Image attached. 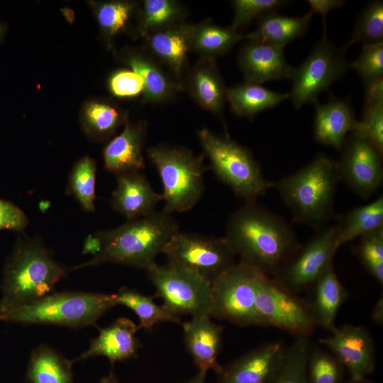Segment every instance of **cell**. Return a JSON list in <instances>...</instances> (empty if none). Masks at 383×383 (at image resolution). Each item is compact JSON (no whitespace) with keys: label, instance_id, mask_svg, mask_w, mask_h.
I'll list each match as a JSON object with an SVG mask.
<instances>
[{"label":"cell","instance_id":"46","mask_svg":"<svg viewBox=\"0 0 383 383\" xmlns=\"http://www.w3.org/2000/svg\"><path fill=\"white\" fill-rule=\"evenodd\" d=\"M311 7V11L320 14L323 21V36H326V15L335 9L342 7L345 1L342 0H307Z\"/></svg>","mask_w":383,"mask_h":383},{"label":"cell","instance_id":"12","mask_svg":"<svg viewBox=\"0 0 383 383\" xmlns=\"http://www.w3.org/2000/svg\"><path fill=\"white\" fill-rule=\"evenodd\" d=\"M255 307L262 327L272 326L295 337L311 336L316 328L306 299L267 274L260 282Z\"/></svg>","mask_w":383,"mask_h":383},{"label":"cell","instance_id":"40","mask_svg":"<svg viewBox=\"0 0 383 383\" xmlns=\"http://www.w3.org/2000/svg\"><path fill=\"white\" fill-rule=\"evenodd\" d=\"M283 0H233L234 11L231 28L240 33L255 19L274 12L288 4Z\"/></svg>","mask_w":383,"mask_h":383},{"label":"cell","instance_id":"13","mask_svg":"<svg viewBox=\"0 0 383 383\" xmlns=\"http://www.w3.org/2000/svg\"><path fill=\"white\" fill-rule=\"evenodd\" d=\"M338 249L335 226L328 225L316 231L306 243L301 244L272 278L287 290L298 294L307 289L334 260Z\"/></svg>","mask_w":383,"mask_h":383},{"label":"cell","instance_id":"25","mask_svg":"<svg viewBox=\"0 0 383 383\" xmlns=\"http://www.w3.org/2000/svg\"><path fill=\"white\" fill-rule=\"evenodd\" d=\"M357 121L347 100L333 95L326 104H315L313 136L324 146L341 151L348 133L352 132Z\"/></svg>","mask_w":383,"mask_h":383},{"label":"cell","instance_id":"41","mask_svg":"<svg viewBox=\"0 0 383 383\" xmlns=\"http://www.w3.org/2000/svg\"><path fill=\"white\" fill-rule=\"evenodd\" d=\"M135 9V4L130 1L102 3L96 11L97 20L104 32L111 37L125 28Z\"/></svg>","mask_w":383,"mask_h":383},{"label":"cell","instance_id":"19","mask_svg":"<svg viewBox=\"0 0 383 383\" xmlns=\"http://www.w3.org/2000/svg\"><path fill=\"white\" fill-rule=\"evenodd\" d=\"M185 348L199 371L216 373L221 365L218 357L223 343L224 327L211 321L207 315L192 316L182 323Z\"/></svg>","mask_w":383,"mask_h":383},{"label":"cell","instance_id":"50","mask_svg":"<svg viewBox=\"0 0 383 383\" xmlns=\"http://www.w3.org/2000/svg\"><path fill=\"white\" fill-rule=\"evenodd\" d=\"M343 383H375V382L371 380L370 379H369V377L357 379H351L348 377V379H346Z\"/></svg>","mask_w":383,"mask_h":383},{"label":"cell","instance_id":"8","mask_svg":"<svg viewBox=\"0 0 383 383\" xmlns=\"http://www.w3.org/2000/svg\"><path fill=\"white\" fill-rule=\"evenodd\" d=\"M264 274L255 267L236 263L211 284L210 316L240 327L261 326L255 300Z\"/></svg>","mask_w":383,"mask_h":383},{"label":"cell","instance_id":"20","mask_svg":"<svg viewBox=\"0 0 383 383\" xmlns=\"http://www.w3.org/2000/svg\"><path fill=\"white\" fill-rule=\"evenodd\" d=\"M162 194L157 192L140 172L116 175L111 204L127 221L148 216L156 211Z\"/></svg>","mask_w":383,"mask_h":383},{"label":"cell","instance_id":"17","mask_svg":"<svg viewBox=\"0 0 383 383\" xmlns=\"http://www.w3.org/2000/svg\"><path fill=\"white\" fill-rule=\"evenodd\" d=\"M238 65L245 82H264L292 79L294 67L287 62L284 48L248 40L239 52Z\"/></svg>","mask_w":383,"mask_h":383},{"label":"cell","instance_id":"33","mask_svg":"<svg viewBox=\"0 0 383 383\" xmlns=\"http://www.w3.org/2000/svg\"><path fill=\"white\" fill-rule=\"evenodd\" d=\"M70 362L46 345L31 353L28 377L31 383H70Z\"/></svg>","mask_w":383,"mask_h":383},{"label":"cell","instance_id":"21","mask_svg":"<svg viewBox=\"0 0 383 383\" xmlns=\"http://www.w3.org/2000/svg\"><path fill=\"white\" fill-rule=\"evenodd\" d=\"M148 135L146 121H126L121 134L104 148L105 169L114 174L140 172L145 167L143 150Z\"/></svg>","mask_w":383,"mask_h":383},{"label":"cell","instance_id":"15","mask_svg":"<svg viewBox=\"0 0 383 383\" xmlns=\"http://www.w3.org/2000/svg\"><path fill=\"white\" fill-rule=\"evenodd\" d=\"M318 340L343 364L349 378L369 377L375 368V345L369 331L360 326H335Z\"/></svg>","mask_w":383,"mask_h":383},{"label":"cell","instance_id":"24","mask_svg":"<svg viewBox=\"0 0 383 383\" xmlns=\"http://www.w3.org/2000/svg\"><path fill=\"white\" fill-rule=\"evenodd\" d=\"M138 326L125 317L116 319L107 327L100 328L97 337L90 342L89 348L74 361L104 356L111 363L135 357L142 346L135 337Z\"/></svg>","mask_w":383,"mask_h":383},{"label":"cell","instance_id":"1","mask_svg":"<svg viewBox=\"0 0 383 383\" xmlns=\"http://www.w3.org/2000/svg\"><path fill=\"white\" fill-rule=\"evenodd\" d=\"M224 238L240 262L272 277L301 245L292 226L257 201L230 215Z\"/></svg>","mask_w":383,"mask_h":383},{"label":"cell","instance_id":"14","mask_svg":"<svg viewBox=\"0 0 383 383\" xmlns=\"http://www.w3.org/2000/svg\"><path fill=\"white\" fill-rule=\"evenodd\" d=\"M337 162L340 180L365 199L371 197L383 181V155L368 140L354 133L345 140Z\"/></svg>","mask_w":383,"mask_h":383},{"label":"cell","instance_id":"11","mask_svg":"<svg viewBox=\"0 0 383 383\" xmlns=\"http://www.w3.org/2000/svg\"><path fill=\"white\" fill-rule=\"evenodd\" d=\"M346 51L335 47L327 37L315 45L308 57L294 68L289 94L295 108L316 104L318 95L345 75L350 65Z\"/></svg>","mask_w":383,"mask_h":383},{"label":"cell","instance_id":"27","mask_svg":"<svg viewBox=\"0 0 383 383\" xmlns=\"http://www.w3.org/2000/svg\"><path fill=\"white\" fill-rule=\"evenodd\" d=\"M313 14L311 11L299 17L282 16L277 12L269 13L259 19L255 30L245 35V38L284 48L305 35Z\"/></svg>","mask_w":383,"mask_h":383},{"label":"cell","instance_id":"35","mask_svg":"<svg viewBox=\"0 0 383 383\" xmlns=\"http://www.w3.org/2000/svg\"><path fill=\"white\" fill-rule=\"evenodd\" d=\"M96 163L89 156L79 159L70 173L67 192L85 211H94L96 198Z\"/></svg>","mask_w":383,"mask_h":383},{"label":"cell","instance_id":"39","mask_svg":"<svg viewBox=\"0 0 383 383\" xmlns=\"http://www.w3.org/2000/svg\"><path fill=\"white\" fill-rule=\"evenodd\" d=\"M356 255L367 271L383 284V227L360 237Z\"/></svg>","mask_w":383,"mask_h":383},{"label":"cell","instance_id":"31","mask_svg":"<svg viewBox=\"0 0 383 383\" xmlns=\"http://www.w3.org/2000/svg\"><path fill=\"white\" fill-rule=\"evenodd\" d=\"M155 295L147 296L135 289L123 287L113 294L116 306H123L137 316L138 329L150 330L160 322L170 321L182 324L179 317L171 313L163 305L157 304Z\"/></svg>","mask_w":383,"mask_h":383},{"label":"cell","instance_id":"36","mask_svg":"<svg viewBox=\"0 0 383 383\" xmlns=\"http://www.w3.org/2000/svg\"><path fill=\"white\" fill-rule=\"evenodd\" d=\"M347 372L329 350L311 343L306 365L308 383H343Z\"/></svg>","mask_w":383,"mask_h":383},{"label":"cell","instance_id":"22","mask_svg":"<svg viewBox=\"0 0 383 383\" xmlns=\"http://www.w3.org/2000/svg\"><path fill=\"white\" fill-rule=\"evenodd\" d=\"M182 87L199 106L219 118L225 125L223 111L226 88L215 59L200 57L187 70Z\"/></svg>","mask_w":383,"mask_h":383},{"label":"cell","instance_id":"38","mask_svg":"<svg viewBox=\"0 0 383 383\" xmlns=\"http://www.w3.org/2000/svg\"><path fill=\"white\" fill-rule=\"evenodd\" d=\"M124 120L116 108L102 102L89 103L84 113L86 131L99 140L110 137Z\"/></svg>","mask_w":383,"mask_h":383},{"label":"cell","instance_id":"10","mask_svg":"<svg viewBox=\"0 0 383 383\" xmlns=\"http://www.w3.org/2000/svg\"><path fill=\"white\" fill-rule=\"evenodd\" d=\"M162 254L167 262L187 269L210 284L236 264V255L224 237L181 231L167 242Z\"/></svg>","mask_w":383,"mask_h":383},{"label":"cell","instance_id":"2","mask_svg":"<svg viewBox=\"0 0 383 383\" xmlns=\"http://www.w3.org/2000/svg\"><path fill=\"white\" fill-rule=\"evenodd\" d=\"M179 231L173 215L164 210L128 220L116 228L99 231L90 236L85 248L93 257L70 270L113 263L146 271Z\"/></svg>","mask_w":383,"mask_h":383},{"label":"cell","instance_id":"48","mask_svg":"<svg viewBox=\"0 0 383 383\" xmlns=\"http://www.w3.org/2000/svg\"><path fill=\"white\" fill-rule=\"evenodd\" d=\"M372 318L374 323L377 324L383 323V299L382 297L379 298L376 302L372 313Z\"/></svg>","mask_w":383,"mask_h":383},{"label":"cell","instance_id":"44","mask_svg":"<svg viewBox=\"0 0 383 383\" xmlns=\"http://www.w3.org/2000/svg\"><path fill=\"white\" fill-rule=\"evenodd\" d=\"M109 88L116 96L131 98L143 94L144 84L141 77L133 70H119L110 77Z\"/></svg>","mask_w":383,"mask_h":383},{"label":"cell","instance_id":"9","mask_svg":"<svg viewBox=\"0 0 383 383\" xmlns=\"http://www.w3.org/2000/svg\"><path fill=\"white\" fill-rule=\"evenodd\" d=\"M147 275L162 305L173 315H207L211 310V284L196 273L167 262L153 264ZM211 317V316H210Z\"/></svg>","mask_w":383,"mask_h":383},{"label":"cell","instance_id":"6","mask_svg":"<svg viewBox=\"0 0 383 383\" xmlns=\"http://www.w3.org/2000/svg\"><path fill=\"white\" fill-rule=\"evenodd\" d=\"M197 135L216 177L245 203L256 201L274 188L248 148L227 134L218 135L208 128L199 130Z\"/></svg>","mask_w":383,"mask_h":383},{"label":"cell","instance_id":"23","mask_svg":"<svg viewBox=\"0 0 383 383\" xmlns=\"http://www.w3.org/2000/svg\"><path fill=\"white\" fill-rule=\"evenodd\" d=\"M332 261L307 289L310 294L306 299L310 313L317 326L331 332L341 306L348 292L339 280Z\"/></svg>","mask_w":383,"mask_h":383},{"label":"cell","instance_id":"30","mask_svg":"<svg viewBox=\"0 0 383 383\" xmlns=\"http://www.w3.org/2000/svg\"><path fill=\"white\" fill-rule=\"evenodd\" d=\"M245 38V35L231 27L221 26L209 21L193 25L191 51L200 57L213 58L228 52Z\"/></svg>","mask_w":383,"mask_h":383},{"label":"cell","instance_id":"42","mask_svg":"<svg viewBox=\"0 0 383 383\" xmlns=\"http://www.w3.org/2000/svg\"><path fill=\"white\" fill-rule=\"evenodd\" d=\"M350 133L368 140L383 155V102L365 103L362 118Z\"/></svg>","mask_w":383,"mask_h":383},{"label":"cell","instance_id":"29","mask_svg":"<svg viewBox=\"0 0 383 383\" xmlns=\"http://www.w3.org/2000/svg\"><path fill=\"white\" fill-rule=\"evenodd\" d=\"M336 245L360 238L380 227H383V196L372 202L350 209L337 219Z\"/></svg>","mask_w":383,"mask_h":383},{"label":"cell","instance_id":"7","mask_svg":"<svg viewBox=\"0 0 383 383\" xmlns=\"http://www.w3.org/2000/svg\"><path fill=\"white\" fill-rule=\"evenodd\" d=\"M147 154L159 174L165 206L173 213L191 210L205 189L204 154L196 155L184 147L158 144L148 148Z\"/></svg>","mask_w":383,"mask_h":383},{"label":"cell","instance_id":"28","mask_svg":"<svg viewBox=\"0 0 383 383\" xmlns=\"http://www.w3.org/2000/svg\"><path fill=\"white\" fill-rule=\"evenodd\" d=\"M289 98V93L270 90L261 84L245 82L226 88V100L237 116L253 118Z\"/></svg>","mask_w":383,"mask_h":383},{"label":"cell","instance_id":"52","mask_svg":"<svg viewBox=\"0 0 383 383\" xmlns=\"http://www.w3.org/2000/svg\"><path fill=\"white\" fill-rule=\"evenodd\" d=\"M3 33H4V29H3L2 26L0 24V39L3 35Z\"/></svg>","mask_w":383,"mask_h":383},{"label":"cell","instance_id":"43","mask_svg":"<svg viewBox=\"0 0 383 383\" xmlns=\"http://www.w3.org/2000/svg\"><path fill=\"white\" fill-rule=\"evenodd\" d=\"M364 84L383 77V42L364 45L358 58L349 65Z\"/></svg>","mask_w":383,"mask_h":383},{"label":"cell","instance_id":"34","mask_svg":"<svg viewBox=\"0 0 383 383\" xmlns=\"http://www.w3.org/2000/svg\"><path fill=\"white\" fill-rule=\"evenodd\" d=\"M311 343V336L295 337L287 346L282 362L269 383H308L306 365Z\"/></svg>","mask_w":383,"mask_h":383},{"label":"cell","instance_id":"32","mask_svg":"<svg viewBox=\"0 0 383 383\" xmlns=\"http://www.w3.org/2000/svg\"><path fill=\"white\" fill-rule=\"evenodd\" d=\"M186 9L174 0H145L139 12L138 31L144 38L184 22Z\"/></svg>","mask_w":383,"mask_h":383},{"label":"cell","instance_id":"3","mask_svg":"<svg viewBox=\"0 0 383 383\" xmlns=\"http://www.w3.org/2000/svg\"><path fill=\"white\" fill-rule=\"evenodd\" d=\"M70 271L40 238L18 237L3 270L0 314L50 294Z\"/></svg>","mask_w":383,"mask_h":383},{"label":"cell","instance_id":"37","mask_svg":"<svg viewBox=\"0 0 383 383\" xmlns=\"http://www.w3.org/2000/svg\"><path fill=\"white\" fill-rule=\"evenodd\" d=\"M383 1L368 3L360 12L350 39L343 47L348 50L355 43L364 45L383 42Z\"/></svg>","mask_w":383,"mask_h":383},{"label":"cell","instance_id":"47","mask_svg":"<svg viewBox=\"0 0 383 383\" xmlns=\"http://www.w3.org/2000/svg\"><path fill=\"white\" fill-rule=\"evenodd\" d=\"M365 103L383 102V77L365 84Z\"/></svg>","mask_w":383,"mask_h":383},{"label":"cell","instance_id":"5","mask_svg":"<svg viewBox=\"0 0 383 383\" xmlns=\"http://www.w3.org/2000/svg\"><path fill=\"white\" fill-rule=\"evenodd\" d=\"M115 306L113 294L63 291L50 293L0 314V321L21 325H56L77 329L95 325Z\"/></svg>","mask_w":383,"mask_h":383},{"label":"cell","instance_id":"16","mask_svg":"<svg viewBox=\"0 0 383 383\" xmlns=\"http://www.w3.org/2000/svg\"><path fill=\"white\" fill-rule=\"evenodd\" d=\"M287 345L281 340L262 344L216 372L217 383H269L279 370Z\"/></svg>","mask_w":383,"mask_h":383},{"label":"cell","instance_id":"51","mask_svg":"<svg viewBox=\"0 0 383 383\" xmlns=\"http://www.w3.org/2000/svg\"><path fill=\"white\" fill-rule=\"evenodd\" d=\"M101 383H118V382L113 374H110L109 376L103 378Z\"/></svg>","mask_w":383,"mask_h":383},{"label":"cell","instance_id":"49","mask_svg":"<svg viewBox=\"0 0 383 383\" xmlns=\"http://www.w3.org/2000/svg\"><path fill=\"white\" fill-rule=\"evenodd\" d=\"M206 374V372L198 371L191 379L185 383H205Z\"/></svg>","mask_w":383,"mask_h":383},{"label":"cell","instance_id":"18","mask_svg":"<svg viewBox=\"0 0 383 383\" xmlns=\"http://www.w3.org/2000/svg\"><path fill=\"white\" fill-rule=\"evenodd\" d=\"M192 29L193 24L183 22L145 37L148 52L181 83L188 70Z\"/></svg>","mask_w":383,"mask_h":383},{"label":"cell","instance_id":"4","mask_svg":"<svg viewBox=\"0 0 383 383\" xmlns=\"http://www.w3.org/2000/svg\"><path fill=\"white\" fill-rule=\"evenodd\" d=\"M337 162L319 153L312 161L294 173L274 182L293 221L316 231L335 218V195L340 182Z\"/></svg>","mask_w":383,"mask_h":383},{"label":"cell","instance_id":"26","mask_svg":"<svg viewBox=\"0 0 383 383\" xmlns=\"http://www.w3.org/2000/svg\"><path fill=\"white\" fill-rule=\"evenodd\" d=\"M125 61L143 79V96L147 102L153 104L167 102L183 88L182 83L148 52H131L128 53Z\"/></svg>","mask_w":383,"mask_h":383},{"label":"cell","instance_id":"45","mask_svg":"<svg viewBox=\"0 0 383 383\" xmlns=\"http://www.w3.org/2000/svg\"><path fill=\"white\" fill-rule=\"evenodd\" d=\"M28 225L26 213L13 203L0 199V231L21 233Z\"/></svg>","mask_w":383,"mask_h":383}]
</instances>
